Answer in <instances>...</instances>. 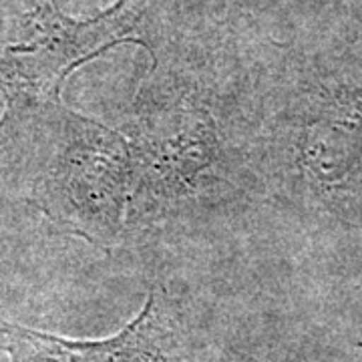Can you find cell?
Returning <instances> with one entry per match:
<instances>
[{
    "label": "cell",
    "mask_w": 362,
    "mask_h": 362,
    "mask_svg": "<svg viewBox=\"0 0 362 362\" xmlns=\"http://www.w3.org/2000/svg\"><path fill=\"white\" fill-rule=\"evenodd\" d=\"M139 23L141 0H117L89 21L69 18L51 2L35 6L25 18L28 37L0 47V89L6 99L0 131L30 119L49 123L63 111L65 78L115 45H143L156 57L153 47L139 35Z\"/></svg>",
    "instance_id": "1"
},
{
    "label": "cell",
    "mask_w": 362,
    "mask_h": 362,
    "mask_svg": "<svg viewBox=\"0 0 362 362\" xmlns=\"http://www.w3.org/2000/svg\"><path fill=\"white\" fill-rule=\"evenodd\" d=\"M0 340L11 362H171L169 328L156 292L129 326L105 340H69L8 322L0 324Z\"/></svg>",
    "instance_id": "3"
},
{
    "label": "cell",
    "mask_w": 362,
    "mask_h": 362,
    "mask_svg": "<svg viewBox=\"0 0 362 362\" xmlns=\"http://www.w3.org/2000/svg\"><path fill=\"white\" fill-rule=\"evenodd\" d=\"M57 149L35 185L40 209L89 242L109 244L121 228L133 159L127 141L69 109L54 117Z\"/></svg>",
    "instance_id": "2"
}]
</instances>
